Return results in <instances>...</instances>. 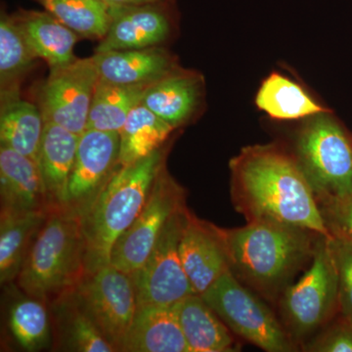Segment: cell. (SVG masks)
Wrapping results in <instances>:
<instances>
[{"label":"cell","mask_w":352,"mask_h":352,"mask_svg":"<svg viewBox=\"0 0 352 352\" xmlns=\"http://www.w3.org/2000/svg\"><path fill=\"white\" fill-rule=\"evenodd\" d=\"M201 296L229 330L245 342L267 352L298 351V344L283 324L231 270Z\"/></svg>","instance_id":"7"},{"label":"cell","mask_w":352,"mask_h":352,"mask_svg":"<svg viewBox=\"0 0 352 352\" xmlns=\"http://www.w3.org/2000/svg\"><path fill=\"white\" fill-rule=\"evenodd\" d=\"M176 4L109 6L110 25L95 52L162 46L175 30Z\"/></svg>","instance_id":"13"},{"label":"cell","mask_w":352,"mask_h":352,"mask_svg":"<svg viewBox=\"0 0 352 352\" xmlns=\"http://www.w3.org/2000/svg\"><path fill=\"white\" fill-rule=\"evenodd\" d=\"M48 305L59 351L116 352L69 292Z\"/></svg>","instance_id":"24"},{"label":"cell","mask_w":352,"mask_h":352,"mask_svg":"<svg viewBox=\"0 0 352 352\" xmlns=\"http://www.w3.org/2000/svg\"><path fill=\"white\" fill-rule=\"evenodd\" d=\"M50 316L47 303L43 300L27 295L17 298L8 312L14 340L27 351L45 349L51 342Z\"/></svg>","instance_id":"30"},{"label":"cell","mask_w":352,"mask_h":352,"mask_svg":"<svg viewBox=\"0 0 352 352\" xmlns=\"http://www.w3.org/2000/svg\"><path fill=\"white\" fill-rule=\"evenodd\" d=\"M148 87L117 85L99 78L88 113L87 129L120 133L129 113L142 101Z\"/></svg>","instance_id":"27"},{"label":"cell","mask_w":352,"mask_h":352,"mask_svg":"<svg viewBox=\"0 0 352 352\" xmlns=\"http://www.w3.org/2000/svg\"><path fill=\"white\" fill-rule=\"evenodd\" d=\"M351 135H352V134H351Z\"/></svg>","instance_id":"35"},{"label":"cell","mask_w":352,"mask_h":352,"mask_svg":"<svg viewBox=\"0 0 352 352\" xmlns=\"http://www.w3.org/2000/svg\"><path fill=\"white\" fill-rule=\"evenodd\" d=\"M108 6H135L147 4H176L177 0H104Z\"/></svg>","instance_id":"34"},{"label":"cell","mask_w":352,"mask_h":352,"mask_svg":"<svg viewBox=\"0 0 352 352\" xmlns=\"http://www.w3.org/2000/svg\"><path fill=\"white\" fill-rule=\"evenodd\" d=\"M330 235L352 245V193L319 203Z\"/></svg>","instance_id":"32"},{"label":"cell","mask_w":352,"mask_h":352,"mask_svg":"<svg viewBox=\"0 0 352 352\" xmlns=\"http://www.w3.org/2000/svg\"><path fill=\"white\" fill-rule=\"evenodd\" d=\"M1 212L50 210L38 164L15 150L0 145Z\"/></svg>","instance_id":"18"},{"label":"cell","mask_w":352,"mask_h":352,"mask_svg":"<svg viewBox=\"0 0 352 352\" xmlns=\"http://www.w3.org/2000/svg\"><path fill=\"white\" fill-rule=\"evenodd\" d=\"M256 104L259 110L279 120L308 119L330 111L315 101L298 83L277 73L263 80Z\"/></svg>","instance_id":"25"},{"label":"cell","mask_w":352,"mask_h":352,"mask_svg":"<svg viewBox=\"0 0 352 352\" xmlns=\"http://www.w3.org/2000/svg\"><path fill=\"white\" fill-rule=\"evenodd\" d=\"M85 274L82 214L67 206L51 208L23 264L18 286L48 305L75 288Z\"/></svg>","instance_id":"4"},{"label":"cell","mask_w":352,"mask_h":352,"mask_svg":"<svg viewBox=\"0 0 352 352\" xmlns=\"http://www.w3.org/2000/svg\"><path fill=\"white\" fill-rule=\"evenodd\" d=\"M82 38L100 41L110 25V9L104 0H34Z\"/></svg>","instance_id":"29"},{"label":"cell","mask_w":352,"mask_h":352,"mask_svg":"<svg viewBox=\"0 0 352 352\" xmlns=\"http://www.w3.org/2000/svg\"><path fill=\"white\" fill-rule=\"evenodd\" d=\"M303 351L310 352H352V325L340 316V320L324 327L321 333L307 340Z\"/></svg>","instance_id":"33"},{"label":"cell","mask_w":352,"mask_h":352,"mask_svg":"<svg viewBox=\"0 0 352 352\" xmlns=\"http://www.w3.org/2000/svg\"><path fill=\"white\" fill-rule=\"evenodd\" d=\"M175 131L142 103L136 106L120 131L119 164L129 166L168 143Z\"/></svg>","instance_id":"26"},{"label":"cell","mask_w":352,"mask_h":352,"mask_svg":"<svg viewBox=\"0 0 352 352\" xmlns=\"http://www.w3.org/2000/svg\"><path fill=\"white\" fill-rule=\"evenodd\" d=\"M284 327L296 344L316 335L339 311L338 273L330 237L320 235L309 267L279 298Z\"/></svg>","instance_id":"6"},{"label":"cell","mask_w":352,"mask_h":352,"mask_svg":"<svg viewBox=\"0 0 352 352\" xmlns=\"http://www.w3.org/2000/svg\"><path fill=\"white\" fill-rule=\"evenodd\" d=\"M186 192L171 176L166 161L157 171L144 208L113 247L110 263L132 274L145 263L171 215L186 205Z\"/></svg>","instance_id":"10"},{"label":"cell","mask_w":352,"mask_h":352,"mask_svg":"<svg viewBox=\"0 0 352 352\" xmlns=\"http://www.w3.org/2000/svg\"><path fill=\"white\" fill-rule=\"evenodd\" d=\"M177 310L190 352L238 351L233 333L201 295L194 294L177 302Z\"/></svg>","instance_id":"22"},{"label":"cell","mask_w":352,"mask_h":352,"mask_svg":"<svg viewBox=\"0 0 352 352\" xmlns=\"http://www.w3.org/2000/svg\"><path fill=\"white\" fill-rule=\"evenodd\" d=\"M69 293L115 351H120L138 308L131 275L107 264L85 274Z\"/></svg>","instance_id":"8"},{"label":"cell","mask_w":352,"mask_h":352,"mask_svg":"<svg viewBox=\"0 0 352 352\" xmlns=\"http://www.w3.org/2000/svg\"><path fill=\"white\" fill-rule=\"evenodd\" d=\"M80 135L63 126L45 122L38 166L51 208L65 207Z\"/></svg>","instance_id":"19"},{"label":"cell","mask_w":352,"mask_h":352,"mask_svg":"<svg viewBox=\"0 0 352 352\" xmlns=\"http://www.w3.org/2000/svg\"><path fill=\"white\" fill-rule=\"evenodd\" d=\"M92 58L100 80L131 87H151L182 69L163 46L95 52Z\"/></svg>","instance_id":"15"},{"label":"cell","mask_w":352,"mask_h":352,"mask_svg":"<svg viewBox=\"0 0 352 352\" xmlns=\"http://www.w3.org/2000/svg\"><path fill=\"white\" fill-rule=\"evenodd\" d=\"M44 126L38 105L21 98L20 94L0 95V145L38 164Z\"/></svg>","instance_id":"21"},{"label":"cell","mask_w":352,"mask_h":352,"mask_svg":"<svg viewBox=\"0 0 352 352\" xmlns=\"http://www.w3.org/2000/svg\"><path fill=\"white\" fill-rule=\"evenodd\" d=\"M50 210L1 212L0 214V283L17 280L32 243Z\"/></svg>","instance_id":"23"},{"label":"cell","mask_w":352,"mask_h":352,"mask_svg":"<svg viewBox=\"0 0 352 352\" xmlns=\"http://www.w3.org/2000/svg\"><path fill=\"white\" fill-rule=\"evenodd\" d=\"M120 133L87 129L80 135L67 207L87 210L119 166Z\"/></svg>","instance_id":"12"},{"label":"cell","mask_w":352,"mask_h":352,"mask_svg":"<svg viewBox=\"0 0 352 352\" xmlns=\"http://www.w3.org/2000/svg\"><path fill=\"white\" fill-rule=\"evenodd\" d=\"M12 16L36 56L50 69L78 59L74 50L82 38L47 11L19 9Z\"/></svg>","instance_id":"20"},{"label":"cell","mask_w":352,"mask_h":352,"mask_svg":"<svg viewBox=\"0 0 352 352\" xmlns=\"http://www.w3.org/2000/svg\"><path fill=\"white\" fill-rule=\"evenodd\" d=\"M122 352H190L177 303L138 305L122 342Z\"/></svg>","instance_id":"17"},{"label":"cell","mask_w":352,"mask_h":352,"mask_svg":"<svg viewBox=\"0 0 352 352\" xmlns=\"http://www.w3.org/2000/svg\"><path fill=\"white\" fill-rule=\"evenodd\" d=\"M38 57L12 14L0 15V95L20 94L21 83Z\"/></svg>","instance_id":"28"},{"label":"cell","mask_w":352,"mask_h":352,"mask_svg":"<svg viewBox=\"0 0 352 352\" xmlns=\"http://www.w3.org/2000/svg\"><path fill=\"white\" fill-rule=\"evenodd\" d=\"M129 166H118L82 214L87 274L110 264L113 247L144 208L170 146Z\"/></svg>","instance_id":"3"},{"label":"cell","mask_w":352,"mask_h":352,"mask_svg":"<svg viewBox=\"0 0 352 352\" xmlns=\"http://www.w3.org/2000/svg\"><path fill=\"white\" fill-rule=\"evenodd\" d=\"M189 212L185 205L171 215L145 263L131 274L138 307L175 305L196 294L179 256L180 238Z\"/></svg>","instance_id":"9"},{"label":"cell","mask_w":352,"mask_h":352,"mask_svg":"<svg viewBox=\"0 0 352 352\" xmlns=\"http://www.w3.org/2000/svg\"><path fill=\"white\" fill-rule=\"evenodd\" d=\"M99 80L94 58L75 60L65 66L50 69L39 88L38 106L44 122L80 135L87 131L88 113Z\"/></svg>","instance_id":"11"},{"label":"cell","mask_w":352,"mask_h":352,"mask_svg":"<svg viewBox=\"0 0 352 352\" xmlns=\"http://www.w3.org/2000/svg\"><path fill=\"white\" fill-rule=\"evenodd\" d=\"M231 272L241 282L275 302L298 271L314 258L321 234L270 221L247 222L227 229L217 226Z\"/></svg>","instance_id":"2"},{"label":"cell","mask_w":352,"mask_h":352,"mask_svg":"<svg viewBox=\"0 0 352 352\" xmlns=\"http://www.w3.org/2000/svg\"><path fill=\"white\" fill-rule=\"evenodd\" d=\"M339 284V312L352 325V245L339 238L330 237Z\"/></svg>","instance_id":"31"},{"label":"cell","mask_w":352,"mask_h":352,"mask_svg":"<svg viewBox=\"0 0 352 352\" xmlns=\"http://www.w3.org/2000/svg\"><path fill=\"white\" fill-rule=\"evenodd\" d=\"M231 199L247 222L270 221L331 237L295 155L274 144L245 147L230 162Z\"/></svg>","instance_id":"1"},{"label":"cell","mask_w":352,"mask_h":352,"mask_svg":"<svg viewBox=\"0 0 352 352\" xmlns=\"http://www.w3.org/2000/svg\"><path fill=\"white\" fill-rule=\"evenodd\" d=\"M179 256L190 283L198 295L230 270L217 226L198 219L191 212L180 238Z\"/></svg>","instance_id":"14"},{"label":"cell","mask_w":352,"mask_h":352,"mask_svg":"<svg viewBox=\"0 0 352 352\" xmlns=\"http://www.w3.org/2000/svg\"><path fill=\"white\" fill-rule=\"evenodd\" d=\"M204 96L205 82L201 74L182 68L148 87L141 103L177 129L198 115Z\"/></svg>","instance_id":"16"},{"label":"cell","mask_w":352,"mask_h":352,"mask_svg":"<svg viewBox=\"0 0 352 352\" xmlns=\"http://www.w3.org/2000/svg\"><path fill=\"white\" fill-rule=\"evenodd\" d=\"M295 156L319 203L352 193V135L329 112L308 118Z\"/></svg>","instance_id":"5"}]
</instances>
